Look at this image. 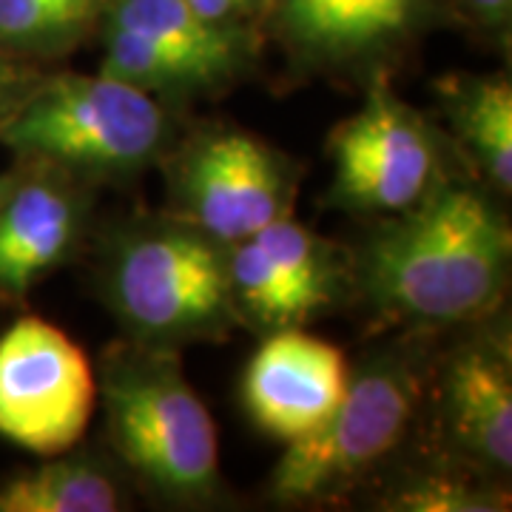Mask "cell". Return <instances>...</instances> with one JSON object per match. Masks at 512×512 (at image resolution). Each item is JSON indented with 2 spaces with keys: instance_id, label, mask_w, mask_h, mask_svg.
Segmentation results:
<instances>
[{
  "instance_id": "obj_18",
  "label": "cell",
  "mask_w": 512,
  "mask_h": 512,
  "mask_svg": "<svg viewBox=\"0 0 512 512\" xmlns=\"http://www.w3.org/2000/svg\"><path fill=\"white\" fill-rule=\"evenodd\" d=\"M228 271H231V293H234L239 322H251L265 333L299 328L302 322H308L291 285L279 274L274 259L256 237L239 239L231 245Z\"/></svg>"
},
{
  "instance_id": "obj_6",
  "label": "cell",
  "mask_w": 512,
  "mask_h": 512,
  "mask_svg": "<svg viewBox=\"0 0 512 512\" xmlns=\"http://www.w3.org/2000/svg\"><path fill=\"white\" fill-rule=\"evenodd\" d=\"M330 202L359 217H396L450 180L439 131L390 86L367 80L362 109L330 134Z\"/></svg>"
},
{
  "instance_id": "obj_1",
  "label": "cell",
  "mask_w": 512,
  "mask_h": 512,
  "mask_svg": "<svg viewBox=\"0 0 512 512\" xmlns=\"http://www.w3.org/2000/svg\"><path fill=\"white\" fill-rule=\"evenodd\" d=\"M512 231L476 185L444 180L410 211L384 217L350 259V288L410 333L476 325L510 285Z\"/></svg>"
},
{
  "instance_id": "obj_3",
  "label": "cell",
  "mask_w": 512,
  "mask_h": 512,
  "mask_svg": "<svg viewBox=\"0 0 512 512\" xmlns=\"http://www.w3.org/2000/svg\"><path fill=\"white\" fill-rule=\"evenodd\" d=\"M106 436L148 493L180 507L222 495L217 427L185 379L180 350L117 342L100 362Z\"/></svg>"
},
{
  "instance_id": "obj_10",
  "label": "cell",
  "mask_w": 512,
  "mask_h": 512,
  "mask_svg": "<svg viewBox=\"0 0 512 512\" xmlns=\"http://www.w3.org/2000/svg\"><path fill=\"white\" fill-rule=\"evenodd\" d=\"M86 183L52 165L26 163L0 205V302H23L74 254L86 228Z\"/></svg>"
},
{
  "instance_id": "obj_17",
  "label": "cell",
  "mask_w": 512,
  "mask_h": 512,
  "mask_svg": "<svg viewBox=\"0 0 512 512\" xmlns=\"http://www.w3.org/2000/svg\"><path fill=\"white\" fill-rule=\"evenodd\" d=\"M109 0H0V52L49 60L100 26Z\"/></svg>"
},
{
  "instance_id": "obj_4",
  "label": "cell",
  "mask_w": 512,
  "mask_h": 512,
  "mask_svg": "<svg viewBox=\"0 0 512 512\" xmlns=\"http://www.w3.org/2000/svg\"><path fill=\"white\" fill-rule=\"evenodd\" d=\"M0 143L23 163L52 165L83 183L128 180L163 160L174 123L163 100L109 74L40 77L0 128Z\"/></svg>"
},
{
  "instance_id": "obj_7",
  "label": "cell",
  "mask_w": 512,
  "mask_h": 512,
  "mask_svg": "<svg viewBox=\"0 0 512 512\" xmlns=\"http://www.w3.org/2000/svg\"><path fill=\"white\" fill-rule=\"evenodd\" d=\"M163 160L168 211L225 245L291 214L299 185L291 157L248 131L202 128L183 146H171Z\"/></svg>"
},
{
  "instance_id": "obj_13",
  "label": "cell",
  "mask_w": 512,
  "mask_h": 512,
  "mask_svg": "<svg viewBox=\"0 0 512 512\" xmlns=\"http://www.w3.org/2000/svg\"><path fill=\"white\" fill-rule=\"evenodd\" d=\"M103 20L146 37L168 55L191 63L220 92L256 66L259 37L254 29L211 23L185 0H109Z\"/></svg>"
},
{
  "instance_id": "obj_11",
  "label": "cell",
  "mask_w": 512,
  "mask_h": 512,
  "mask_svg": "<svg viewBox=\"0 0 512 512\" xmlns=\"http://www.w3.org/2000/svg\"><path fill=\"white\" fill-rule=\"evenodd\" d=\"M345 353L299 328L268 333L242 379V402L256 427L293 441L313 433L342 402Z\"/></svg>"
},
{
  "instance_id": "obj_2",
  "label": "cell",
  "mask_w": 512,
  "mask_h": 512,
  "mask_svg": "<svg viewBox=\"0 0 512 512\" xmlns=\"http://www.w3.org/2000/svg\"><path fill=\"white\" fill-rule=\"evenodd\" d=\"M228 254L231 245L171 211L137 214L100 248V293L131 342H222L239 325Z\"/></svg>"
},
{
  "instance_id": "obj_5",
  "label": "cell",
  "mask_w": 512,
  "mask_h": 512,
  "mask_svg": "<svg viewBox=\"0 0 512 512\" xmlns=\"http://www.w3.org/2000/svg\"><path fill=\"white\" fill-rule=\"evenodd\" d=\"M424 390V359L410 345L370 353L348 373L342 402L313 433L288 441L271 473L282 504H325L353 490L407 436Z\"/></svg>"
},
{
  "instance_id": "obj_9",
  "label": "cell",
  "mask_w": 512,
  "mask_h": 512,
  "mask_svg": "<svg viewBox=\"0 0 512 512\" xmlns=\"http://www.w3.org/2000/svg\"><path fill=\"white\" fill-rule=\"evenodd\" d=\"M439 0H268L293 69L370 80L433 20Z\"/></svg>"
},
{
  "instance_id": "obj_12",
  "label": "cell",
  "mask_w": 512,
  "mask_h": 512,
  "mask_svg": "<svg viewBox=\"0 0 512 512\" xmlns=\"http://www.w3.org/2000/svg\"><path fill=\"white\" fill-rule=\"evenodd\" d=\"M439 410L444 433L461 458L490 476H510L512 356L507 333H478L444 359Z\"/></svg>"
},
{
  "instance_id": "obj_21",
  "label": "cell",
  "mask_w": 512,
  "mask_h": 512,
  "mask_svg": "<svg viewBox=\"0 0 512 512\" xmlns=\"http://www.w3.org/2000/svg\"><path fill=\"white\" fill-rule=\"evenodd\" d=\"M202 18L231 29H254L256 20L265 18L268 0H185Z\"/></svg>"
},
{
  "instance_id": "obj_19",
  "label": "cell",
  "mask_w": 512,
  "mask_h": 512,
  "mask_svg": "<svg viewBox=\"0 0 512 512\" xmlns=\"http://www.w3.org/2000/svg\"><path fill=\"white\" fill-rule=\"evenodd\" d=\"M507 501V493H498L490 484L453 473H424L404 481L384 507L404 512H498L510 507Z\"/></svg>"
},
{
  "instance_id": "obj_20",
  "label": "cell",
  "mask_w": 512,
  "mask_h": 512,
  "mask_svg": "<svg viewBox=\"0 0 512 512\" xmlns=\"http://www.w3.org/2000/svg\"><path fill=\"white\" fill-rule=\"evenodd\" d=\"M40 74L32 72V66L20 57L0 52V128L9 123V117L35 89Z\"/></svg>"
},
{
  "instance_id": "obj_16",
  "label": "cell",
  "mask_w": 512,
  "mask_h": 512,
  "mask_svg": "<svg viewBox=\"0 0 512 512\" xmlns=\"http://www.w3.org/2000/svg\"><path fill=\"white\" fill-rule=\"evenodd\" d=\"M254 237L291 285L305 316L330 308L350 288V262L342 248L313 234L291 214L268 222Z\"/></svg>"
},
{
  "instance_id": "obj_8",
  "label": "cell",
  "mask_w": 512,
  "mask_h": 512,
  "mask_svg": "<svg viewBox=\"0 0 512 512\" xmlns=\"http://www.w3.org/2000/svg\"><path fill=\"white\" fill-rule=\"evenodd\" d=\"M97 407V373L55 325L23 316L0 333V439L57 456L83 439Z\"/></svg>"
},
{
  "instance_id": "obj_14",
  "label": "cell",
  "mask_w": 512,
  "mask_h": 512,
  "mask_svg": "<svg viewBox=\"0 0 512 512\" xmlns=\"http://www.w3.org/2000/svg\"><path fill=\"white\" fill-rule=\"evenodd\" d=\"M441 109L461 154L498 194L512 188V83L507 74H458L439 83Z\"/></svg>"
},
{
  "instance_id": "obj_23",
  "label": "cell",
  "mask_w": 512,
  "mask_h": 512,
  "mask_svg": "<svg viewBox=\"0 0 512 512\" xmlns=\"http://www.w3.org/2000/svg\"><path fill=\"white\" fill-rule=\"evenodd\" d=\"M15 183V171H6V174H0V205L6 200V194H9V188Z\"/></svg>"
},
{
  "instance_id": "obj_15",
  "label": "cell",
  "mask_w": 512,
  "mask_h": 512,
  "mask_svg": "<svg viewBox=\"0 0 512 512\" xmlns=\"http://www.w3.org/2000/svg\"><path fill=\"white\" fill-rule=\"evenodd\" d=\"M123 507L117 478L89 456L57 453L0 481V512H114Z\"/></svg>"
},
{
  "instance_id": "obj_22",
  "label": "cell",
  "mask_w": 512,
  "mask_h": 512,
  "mask_svg": "<svg viewBox=\"0 0 512 512\" xmlns=\"http://www.w3.org/2000/svg\"><path fill=\"white\" fill-rule=\"evenodd\" d=\"M458 6L464 18L484 35L507 40L512 23V0H458Z\"/></svg>"
}]
</instances>
